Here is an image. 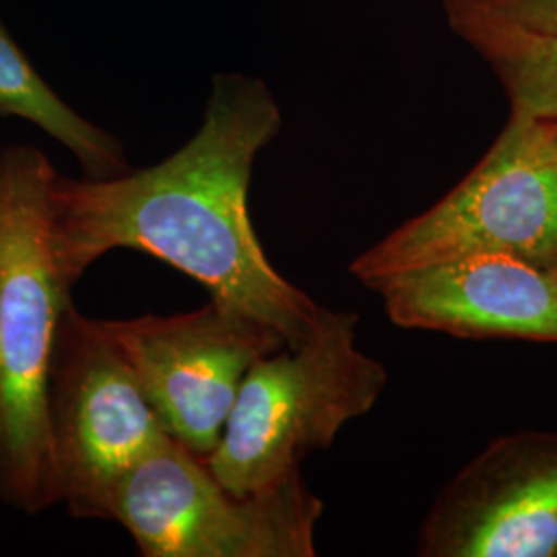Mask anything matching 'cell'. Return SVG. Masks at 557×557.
Wrapping results in <instances>:
<instances>
[{
    "mask_svg": "<svg viewBox=\"0 0 557 557\" xmlns=\"http://www.w3.org/2000/svg\"><path fill=\"white\" fill-rule=\"evenodd\" d=\"M269 85L242 73L211 81L199 131L165 160L114 178H62L50 190L52 248L69 292L108 252L137 250L195 278L296 347L324 308L269 262L248 213L260 151L281 133Z\"/></svg>",
    "mask_w": 557,
    "mask_h": 557,
    "instance_id": "1",
    "label": "cell"
},
{
    "mask_svg": "<svg viewBox=\"0 0 557 557\" xmlns=\"http://www.w3.org/2000/svg\"><path fill=\"white\" fill-rule=\"evenodd\" d=\"M57 176L34 145L0 151V502L32 517L59 504L48 380L73 298L52 248Z\"/></svg>",
    "mask_w": 557,
    "mask_h": 557,
    "instance_id": "2",
    "label": "cell"
},
{
    "mask_svg": "<svg viewBox=\"0 0 557 557\" xmlns=\"http://www.w3.org/2000/svg\"><path fill=\"white\" fill-rule=\"evenodd\" d=\"M358 322L324 308L310 337L252 363L215 450L202 458L225 490L246 496L275 483L374 409L388 374L359 349Z\"/></svg>",
    "mask_w": 557,
    "mask_h": 557,
    "instance_id": "3",
    "label": "cell"
},
{
    "mask_svg": "<svg viewBox=\"0 0 557 557\" xmlns=\"http://www.w3.org/2000/svg\"><path fill=\"white\" fill-rule=\"evenodd\" d=\"M467 255H508L557 273V120L510 112L444 199L361 252L349 271L370 287Z\"/></svg>",
    "mask_w": 557,
    "mask_h": 557,
    "instance_id": "4",
    "label": "cell"
},
{
    "mask_svg": "<svg viewBox=\"0 0 557 557\" xmlns=\"http://www.w3.org/2000/svg\"><path fill=\"white\" fill-rule=\"evenodd\" d=\"M322 510L299 469L236 496L202 458L165 436L120 478L108 520L145 557H314Z\"/></svg>",
    "mask_w": 557,
    "mask_h": 557,
    "instance_id": "5",
    "label": "cell"
},
{
    "mask_svg": "<svg viewBox=\"0 0 557 557\" xmlns=\"http://www.w3.org/2000/svg\"><path fill=\"white\" fill-rule=\"evenodd\" d=\"M48 423L59 504L75 518L108 520L120 478L170 436L100 320L73 301L50 363Z\"/></svg>",
    "mask_w": 557,
    "mask_h": 557,
    "instance_id": "6",
    "label": "cell"
},
{
    "mask_svg": "<svg viewBox=\"0 0 557 557\" xmlns=\"http://www.w3.org/2000/svg\"><path fill=\"white\" fill-rule=\"evenodd\" d=\"M100 324L168 434L199 458L215 450L252 363L287 347L275 329L218 299L193 312Z\"/></svg>",
    "mask_w": 557,
    "mask_h": 557,
    "instance_id": "7",
    "label": "cell"
},
{
    "mask_svg": "<svg viewBox=\"0 0 557 557\" xmlns=\"http://www.w3.org/2000/svg\"><path fill=\"white\" fill-rule=\"evenodd\" d=\"M418 556L557 557V432L490 442L432 504Z\"/></svg>",
    "mask_w": 557,
    "mask_h": 557,
    "instance_id": "8",
    "label": "cell"
},
{
    "mask_svg": "<svg viewBox=\"0 0 557 557\" xmlns=\"http://www.w3.org/2000/svg\"><path fill=\"white\" fill-rule=\"evenodd\" d=\"M388 319L458 338L557 345V273L508 255H467L380 278Z\"/></svg>",
    "mask_w": 557,
    "mask_h": 557,
    "instance_id": "9",
    "label": "cell"
},
{
    "mask_svg": "<svg viewBox=\"0 0 557 557\" xmlns=\"http://www.w3.org/2000/svg\"><path fill=\"white\" fill-rule=\"evenodd\" d=\"M0 119L32 122L64 145L85 178H114L128 172L126 151L112 133L83 119L41 79L36 66L0 23Z\"/></svg>",
    "mask_w": 557,
    "mask_h": 557,
    "instance_id": "10",
    "label": "cell"
},
{
    "mask_svg": "<svg viewBox=\"0 0 557 557\" xmlns=\"http://www.w3.org/2000/svg\"><path fill=\"white\" fill-rule=\"evenodd\" d=\"M510 100V112L557 120V36H498L471 46Z\"/></svg>",
    "mask_w": 557,
    "mask_h": 557,
    "instance_id": "11",
    "label": "cell"
},
{
    "mask_svg": "<svg viewBox=\"0 0 557 557\" xmlns=\"http://www.w3.org/2000/svg\"><path fill=\"white\" fill-rule=\"evenodd\" d=\"M458 38L475 46L498 36H557V0H440Z\"/></svg>",
    "mask_w": 557,
    "mask_h": 557,
    "instance_id": "12",
    "label": "cell"
}]
</instances>
